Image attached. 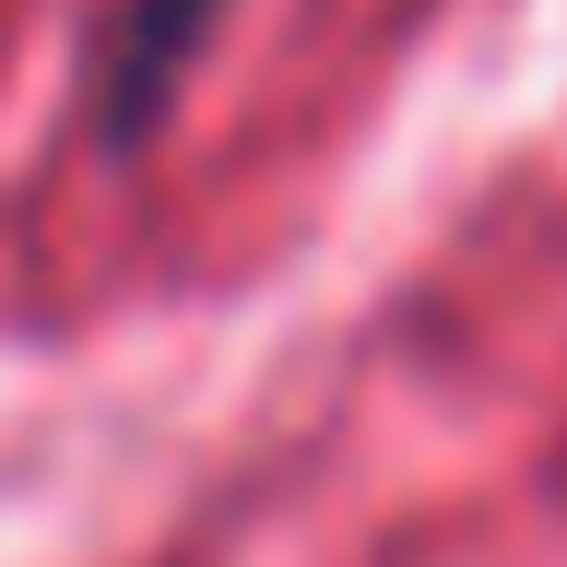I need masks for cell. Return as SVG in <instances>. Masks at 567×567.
I'll return each mask as SVG.
<instances>
[{
    "label": "cell",
    "mask_w": 567,
    "mask_h": 567,
    "mask_svg": "<svg viewBox=\"0 0 567 567\" xmlns=\"http://www.w3.org/2000/svg\"><path fill=\"white\" fill-rule=\"evenodd\" d=\"M202 24H213V0H106V35H95V83H83V106H95L106 131H142V118L166 106V83L189 71Z\"/></svg>",
    "instance_id": "cell-1"
}]
</instances>
